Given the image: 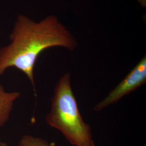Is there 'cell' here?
I'll list each match as a JSON object with an SVG mask.
<instances>
[{"label": "cell", "instance_id": "cell-1", "mask_svg": "<svg viewBox=\"0 0 146 146\" xmlns=\"http://www.w3.org/2000/svg\"><path fill=\"white\" fill-rule=\"evenodd\" d=\"M9 40V44L0 49V78L8 68H16L28 78L35 95L34 68L40 55L52 47L73 50L78 46L76 38L53 15L38 22L18 15Z\"/></svg>", "mask_w": 146, "mask_h": 146}, {"label": "cell", "instance_id": "cell-2", "mask_svg": "<svg viewBox=\"0 0 146 146\" xmlns=\"http://www.w3.org/2000/svg\"><path fill=\"white\" fill-rule=\"evenodd\" d=\"M46 121L74 146H95L91 127L83 120L78 109L70 73L64 74L56 84Z\"/></svg>", "mask_w": 146, "mask_h": 146}, {"label": "cell", "instance_id": "cell-3", "mask_svg": "<svg viewBox=\"0 0 146 146\" xmlns=\"http://www.w3.org/2000/svg\"><path fill=\"white\" fill-rule=\"evenodd\" d=\"M146 82V56L145 55L120 84L116 86L104 99L94 107V110L100 111L110 105L115 104Z\"/></svg>", "mask_w": 146, "mask_h": 146}, {"label": "cell", "instance_id": "cell-4", "mask_svg": "<svg viewBox=\"0 0 146 146\" xmlns=\"http://www.w3.org/2000/svg\"><path fill=\"white\" fill-rule=\"evenodd\" d=\"M20 96V92H8L0 85V128L8 122L16 101Z\"/></svg>", "mask_w": 146, "mask_h": 146}, {"label": "cell", "instance_id": "cell-5", "mask_svg": "<svg viewBox=\"0 0 146 146\" xmlns=\"http://www.w3.org/2000/svg\"><path fill=\"white\" fill-rule=\"evenodd\" d=\"M17 146H55L41 137L31 135H25L21 137Z\"/></svg>", "mask_w": 146, "mask_h": 146}, {"label": "cell", "instance_id": "cell-6", "mask_svg": "<svg viewBox=\"0 0 146 146\" xmlns=\"http://www.w3.org/2000/svg\"><path fill=\"white\" fill-rule=\"evenodd\" d=\"M140 5L143 8L146 7V0H136Z\"/></svg>", "mask_w": 146, "mask_h": 146}, {"label": "cell", "instance_id": "cell-7", "mask_svg": "<svg viewBox=\"0 0 146 146\" xmlns=\"http://www.w3.org/2000/svg\"><path fill=\"white\" fill-rule=\"evenodd\" d=\"M0 146H8L5 142H0Z\"/></svg>", "mask_w": 146, "mask_h": 146}]
</instances>
